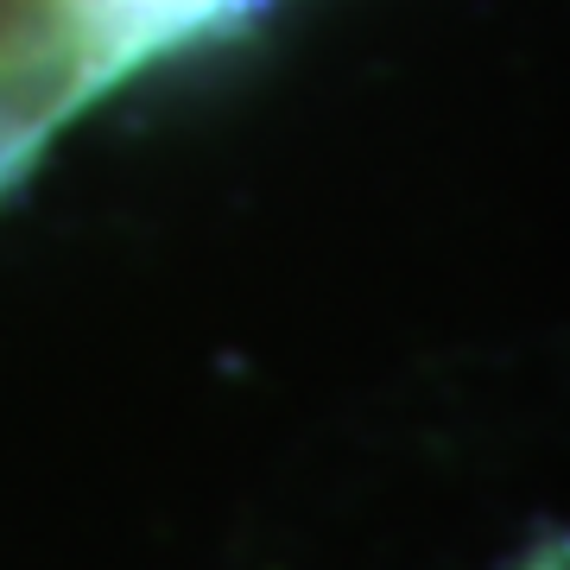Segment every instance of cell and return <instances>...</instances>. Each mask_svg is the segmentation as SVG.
<instances>
[{
	"mask_svg": "<svg viewBox=\"0 0 570 570\" xmlns=\"http://www.w3.org/2000/svg\"><path fill=\"white\" fill-rule=\"evenodd\" d=\"M254 0H0V184L77 108Z\"/></svg>",
	"mask_w": 570,
	"mask_h": 570,
	"instance_id": "cell-1",
	"label": "cell"
},
{
	"mask_svg": "<svg viewBox=\"0 0 570 570\" xmlns=\"http://www.w3.org/2000/svg\"><path fill=\"white\" fill-rule=\"evenodd\" d=\"M520 570H564V551H558V546H539Z\"/></svg>",
	"mask_w": 570,
	"mask_h": 570,
	"instance_id": "cell-2",
	"label": "cell"
}]
</instances>
